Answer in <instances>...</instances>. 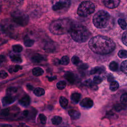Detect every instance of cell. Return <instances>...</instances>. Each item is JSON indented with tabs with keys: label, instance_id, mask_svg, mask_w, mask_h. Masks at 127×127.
<instances>
[{
	"label": "cell",
	"instance_id": "f35d334b",
	"mask_svg": "<svg viewBox=\"0 0 127 127\" xmlns=\"http://www.w3.org/2000/svg\"><path fill=\"white\" fill-rule=\"evenodd\" d=\"M71 62L73 64L78 65L79 64L80 61L79 58L77 56H73L71 58Z\"/></svg>",
	"mask_w": 127,
	"mask_h": 127
},
{
	"label": "cell",
	"instance_id": "b9f144b4",
	"mask_svg": "<svg viewBox=\"0 0 127 127\" xmlns=\"http://www.w3.org/2000/svg\"><path fill=\"white\" fill-rule=\"evenodd\" d=\"M7 76H8L7 73L4 70H1L0 71V78H2V79L5 78L6 77H7Z\"/></svg>",
	"mask_w": 127,
	"mask_h": 127
},
{
	"label": "cell",
	"instance_id": "ba28073f",
	"mask_svg": "<svg viewBox=\"0 0 127 127\" xmlns=\"http://www.w3.org/2000/svg\"><path fill=\"white\" fill-rule=\"evenodd\" d=\"M1 29L3 33L8 34H11L13 32L14 27L13 24L10 22L3 21V22L1 23Z\"/></svg>",
	"mask_w": 127,
	"mask_h": 127
},
{
	"label": "cell",
	"instance_id": "ac0fdd59",
	"mask_svg": "<svg viewBox=\"0 0 127 127\" xmlns=\"http://www.w3.org/2000/svg\"><path fill=\"white\" fill-rule=\"evenodd\" d=\"M24 44L27 47H32L35 42V41L33 39H31L29 36H25L24 38Z\"/></svg>",
	"mask_w": 127,
	"mask_h": 127
},
{
	"label": "cell",
	"instance_id": "1f68e13d",
	"mask_svg": "<svg viewBox=\"0 0 127 127\" xmlns=\"http://www.w3.org/2000/svg\"><path fill=\"white\" fill-rule=\"evenodd\" d=\"M22 69V66L19 65H15L14 66H11L9 68V71L11 73L13 72H17L18 70H21Z\"/></svg>",
	"mask_w": 127,
	"mask_h": 127
},
{
	"label": "cell",
	"instance_id": "ffe728a7",
	"mask_svg": "<svg viewBox=\"0 0 127 127\" xmlns=\"http://www.w3.org/2000/svg\"><path fill=\"white\" fill-rule=\"evenodd\" d=\"M127 108V105L124 104L123 103H117L114 106V109L117 112H120L122 110L126 109Z\"/></svg>",
	"mask_w": 127,
	"mask_h": 127
},
{
	"label": "cell",
	"instance_id": "681fc988",
	"mask_svg": "<svg viewBox=\"0 0 127 127\" xmlns=\"http://www.w3.org/2000/svg\"><path fill=\"white\" fill-rule=\"evenodd\" d=\"M27 88L30 90H32L33 89V87L31 85H30V84H28L27 85Z\"/></svg>",
	"mask_w": 127,
	"mask_h": 127
},
{
	"label": "cell",
	"instance_id": "ab89813d",
	"mask_svg": "<svg viewBox=\"0 0 127 127\" xmlns=\"http://www.w3.org/2000/svg\"><path fill=\"white\" fill-rule=\"evenodd\" d=\"M122 40L123 43L127 46V30L124 32L122 37Z\"/></svg>",
	"mask_w": 127,
	"mask_h": 127
},
{
	"label": "cell",
	"instance_id": "cb8c5ba5",
	"mask_svg": "<svg viewBox=\"0 0 127 127\" xmlns=\"http://www.w3.org/2000/svg\"><path fill=\"white\" fill-rule=\"evenodd\" d=\"M33 93L36 96L38 97H40L45 94V90L42 88L37 87L35 89H34L33 91Z\"/></svg>",
	"mask_w": 127,
	"mask_h": 127
},
{
	"label": "cell",
	"instance_id": "bcb514c9",
	"mask_svg": "<svg viewBox=\"0 0 127 127\" xmlns=\"http://www.w3.org/2000/svg\"><path fill=\"white\" fill-rule=\"evenodd\" d=\"M18 127H29L24 123H20L18 126Z\"/></svg>",
	"mask_w": 127,
	"mask_h": 127
},
{
	"label": "cell",
	"instance_id": "f546056e",
	"mask_svg": "<svg viewBox=\"0 0 127 127\" xmlns=\"http://www.w3.org/2000/svg\"><path fill=\"white\" fill-rule=\"evenodd\" d=\"M120 68L121 71L127 75V60H125L121 63Z\"/></svg>",
	"mask_w": 127,
	"mask_h": 127
},
{
	"label": "cell",
	"instance_id": "d590c367",
	"mask_svg": "<svg viewBox=\"0 0 127 127\" xmlns=\"http://www.w3.org/2000/svg\"><path fill=\"white\" fill-rule=\"evenodd\" d=\"M120 101L122 103L127 105V93L123 94L120 97Z\"/></svg>",
	"mask_w": 127,
	"mask_h": 127
},
{
	"label": "cell",
	"instance_id": "4fadbf2b",
	"mask_svg": "<svg viewBox=\"0 0 127 127\" xmlns=\"http://www.w3.org/2000/svg\"><path fill=\"white\" fill-rule=\"evenodd\" d=\"M19 103L20 105L24 107L28 106L30 103V97L28 95L24 96L19 100Z\"/></svg>",
	"mask_w": 127,
	"mask_h": 127
},
{
	"label": "cell",
	"instance_id": "9a60e30c",
	"mask_svg": "<svg viewBox=\"0 0 127 127\" xmlns=\"http://www.w3.org/2000/svg\"><path fill=\"white\" fill-rule=\"evenodd\" d=\"M68 113L71 119L72 120H77L80 117V113L74 109H71L68 110Z\"/></svg>",
	"mask_w": 127,
	"mask_h": 127
},
{
	"label": "cell",
	"instance_id": "7a4b0ae2",
	"mask_svg": "<svg viewBox=\"0 0 127 127\" xmlns=\"http://www.w3.org/2000/svg\"><path fill=\"white\" fill-rule=\"evenodd\" d=\"M72 23L68 19H60L51 22L49 26L50 32L55 35H62L70 32Z\"/></svg>",
	"mask_w": 127,
	"mask_h": 127
},
{
	"label": "cell",
	"instance_id": "277c9868",
	"mask_svg": "<svg viewBox=\"0 0 127 127\" xmlns=\"http://www.w3.org/2000/svg\"><path fill=\"white\" fill-rule=\"evenodd\" d=\"M110 15L104 10L97 11L93 16L92 21L94 25L97 28L102 29L106 28L110 21Z\"/></svg>",
	"mask_w": 127,
	"mask_h": 127
},
{
	"label": "cell",
	"instance_id": "3957f363",
	"mask_svg": "<svg viewBox=\"0 0 127 127\" xmlns=\"http://www.w3.org/2000/svg\"><path fill=\"white\" fill-rule=\"evenodd\" d=\"M70 33L72 39L80 43L85 42L91 35L89 30L81 24H73Z\"/></svg>",
	"mask_w": 127,
	"mask_h": 127
},
{
	"label": "cell",
	"instance_id": "d6986e66",
	"mask_svg": "<svg viewBox=\"0 0 127 127\" xmlns=\"http://www.w3.org/2000/svg\"><path fill=\"white\" fill-rule=\"evenodd\" d=\"M83 84L84 85L89 87L94 90L97 89V86L95 85V84H94L93 83V82L90 79H88L84 81L83 82Z\"/></svg>",
	"mask_w": 127,
	"mask_h": 127
},
{
	"label": "cell",
	"instance_id": "6da1fadb",
	"mask_svg": "<svg viewBox=\"0 0 127 127\" xmlns=\"http://www.w3.org/2000/svg\"><path fill=\"white\" fill-rule=\"evenodd\" d=\"M88 46L94 53L99 55L110 54L116 48V45L111 39L101 35L91 38L89 41Z\"/></svg>",
	"mask_w": 127,
	"mask_h": 127
},
{
	"label": "cell",
	"instance_id": "603a6c76",
	"mask_svg": "<svg viewBox=\"0 0 127 127\" xmlns=\"http://www.w3.org/2000/svg\"><path fill=\"white\" fill-rule=\"evenodd\" d=\"M10 58L11 59V60L15 63H19H19H22V62L21 58L18 55L12 54L10 56Z\"/></svg>",
	"mask_w": 127,
	"mask_h": 127
},
{
	"label": "cell",
	"instance_id": "c3c4849f",
	"mask_svg": "<svg viewBox=\"0 0 127 127\" xmlns=\"http://www.w3.org/2000/svg\"><path fill=\"white\" fill-rule=\"evenodd\" d=\"M5 59V57L4 56H3V55L0 56V63H2V62L4 61Z\"/></svg>",
	"mask_w": 127,
	"mask_h": 127
},
{
	"label": "cell",
	"instance_id": "8fae6325",
	"mask_svg": "<svg viewBox=\"0 0 127 127\" xmlns=\"http://www.w3.org/2000/svg\"><path fill=\"white\" fill-rule=\"evenodd\" d=\"M15 101V98L10 95H6L2 98L1 100L2 104L3 106H6L13 103Z\"/></svg>",
	"mask_w": 127,
	"mask_h": 127
},
{
	"label": "cell",
	"instance_id": "30bf717a",
	"mask_svg": "<svg viewBox=\"0 0 127 127\" xmlns=\"http://www.w3.org/2000/svg\"><path fill=\"white\" fill-rule=\"evenodd\" d=\"M80 105L84 108L89 109L93 106V102L90 98L86 97L81 100L80 103Z\"/></svg>",
	"mask_w": 127,
	"mask_h": 127
},
{
	"label": "cell",
	"instance_id": "7402d4cb",
	"mask_svg": "<svg viewBox=\"0 0 127 127\" xmlns=\"http://www.w3.org/2000/svg\"><path fill=\"white\" fill-rule=\"evenodd\" d=\"M52 123L54 125H59L62 122V118L59 116H55L51 119Z\"/></svg>",
	"mask_w": 127,
	"mask_h": 127
},
{
	"label": "cell",
	"instance_id": "e575fe53",
	"mask_svg": "<svg viewBox=\"0 0 127 127\" xmlns=\"http://www.w3.org/2000/svg\"><path fill=\"white\" fill-rule=\"evenodd\" d=\"M118 56L122 59L127 58V51L125 50H122L118 52Z\"/></svg>",
	"mask_w": 127,
	"mask_h": 127
},
{
	"label": "cell",
	"instance_id": "5bb4252c",
	"mask_svg": "<svg viewBox=\"0 0 127 127\" xmlns=\"http://www.w3.org/2000/svg\"><path fill=\"white\" fill-rule=\"evenodd\" d=\"M64 77L70 84H73L75 81L74 75L70 71H66L64 74Z\"/></svg>",
	"mask_w": 127,
	"mask_h": 127
},
{
	"label": "cell",
	"instance_id": "9c48e42d",
	"mask_svg": "<svg viewBox=\"0 0 127 127\" xmlns=\"http://www.w3.org/2000/svg\"><path fill=\"white\" fill-rule=\"evenodd\" d=\"M104 5L109 8H115L118 6L120 3L119 0H105L103 1Z\"/></svg>",
	"mask_w": 127,
	"mask_h": 127
},
{
	"label": "cell",
	"instance_id": "484cf974",
	"mask_svg": "<svg viewBox=\"0 0 127 127\" xmlns=\"http://www.w3.org/2000/svg\"><path fill=\"white\" fill-rule=\"evenodd\" d=\"M118 24L119 26L121 27L123 30H126L127 29V23L123 18H119L118 20Z\"/></svg>",
	"mask_w": 127,
	"mask_h": 127
},
{
	"label": "cell",
	"instance_id": "2e32d148",
	"mask_svg": "<svg viewBox=\"0 0 127 127\" xmlns=\"http://www.w3.org/2000/svg\"><path fill=\"white\" fill-rule=\"evenodd\" d=\"M105 71V69L103 66H96L93 68L90 71V74H102Z\"/></svg>",
	"mask_w": 127,
	"mask_h": 127
},
{
	"label": "cell",
	"instance_id": "5b68a950",
	"mask_svg": "<svg viewBox=\"0 0 127 127\" xmlns=\"http://www.w3.org/2000/svg\"><path fill=\"white\" fill-rule=\"evenodd\" d=\"M95 9L94 4L90 1H84L79 5L77 13L81 17H86L93 13Z\"/></svg>",
	"mask_w": 127,
	"mask_h": 127
},
{
	"label": "cell",
	"instance_id": "74e56055",
	"mask_svg": "<svg viewBox=\"0 0 127 127\" xmlns=\"http://www.w3.org/2000/svg\"><path fill=\"white\" fill-rule=\"evenodd\" d=\"M39 119L40 120L41 124L43 125H45L46 123V122H47V120L46 116L43 114H40L39 115Z\"/></svg>",
	"mask_w": 127,
	"mask_h": 127
},
{
	"label": "cell",
	"instance_id": "4dcf8cb0",
	"mask_svg": "<svg viewBox=\"0 0 127 127\" xmlns=\"http://www.w3.org/2000/svg\"><path fill=\"white\" fill-rule=\"evenodd\" d=\"M69 63V57L67 56H63L60 61V64L64 65H67Z\"/></svg>",
	"mask_w": 127,
	"mask_h": 127
},
{
	"label": "cell",
	"instance_id": "60d3db41",
	"mask_svg": "<svg viewBox=\"0 0 127 127\" xmlns=\"http://www.w3.org/2000/svg\"><path fill=\"white\" fill-rule=\"evenodd\" d=\"M9 114V110L8 109H4L1 111L0 115L1 116L6 117Z\"/></svg>",
	"mask_w": 127,
	"mask_h": 127
},
{
	"label": "cell",
	"instance_id": "44dd1931",
	"mask_svg": "<svg viewBox=\"0 0 127 127\" xmlns=\"http://www.w3.org/2000/svg\"><path fill=\"white\" fill-rule=\"evenodd\" d=\"M44 70L40 67H36L32 69V73L36 76H41L44 73Z\"/></svg>",
	"mask_w": 127,
	"mask_h": 127
},
{
	"label": "cell",
	"instance_id": "f6af8a7d",
	"mask_svg": "<svg viewBox=\"0 0 127 127\" xmlns=\"http://www.w3.org/2000/svg\"><path fill=\"white\" fill-rule=\"evenodd\" d=\"M29 114V111L28 110H24L23 112H22V115L24 117H27L28 116Z\"/></svg>",
	"mask_w": 127,
	"mask_h": 127
},
{
	"label": "cell",
	"instance_id": "7c38bea8",
	"mask_svg": "<svg viewBox=\"0 0 127 127\" xmlns=\"http://www.w3.org/2000/svg\"><path fill=\"white\" fill-rule=\"evenodd\" d=\"M31 60L34 63H40L44 60V57L41 54L36 53L32 56Z\"/></svg>",
	"mask_w": 127,
	"mask_h": 127
},
{
	"label": "cell",
	"instance_id": "836d02e7",
	"mask_svg": "<svg viewBox=\"0 0 127 127\" xmlns=\"http://www.w3.org/2000/svg\"><path fill=\"white\" fill-rule=\"evenodd\" d=\"M17 91V88L16 87H9L6 90L7 95L12 96L14 93H15Z\"/></svg>",
	"mask_w": 127,
	"mask_h": 127
},
{
	"label": "cell",
	"instance_id": "8992f818",
	"mask_svg": "<svg viewBox=\"0 0 127 127\" xmlns=\"http://www.w3.org/2000/svg\"><path fill=\"white\" fill-rule=\"evenodd\" d=\"M12 19L17 25L24 27L27 25L29 22V17L24 12L17 10L11 13Z\"/></svg>",
	"mask_w": 127,
	"mask_h": 127
},
{
	"label": "cell",
	"instance_id": "f1b7e54d",
	"mask_svg": "<svg viewBox=\"0 0 127 127\" xmlns=\"http://www.w3.org/2000/svg\"><path fill=\"white\" fill-rule=\"evenodd\" d=\"M119 87V84L118 82L116 81H113L111 82L110 84V89L112 91H115L117 90Z\"/></svg>",
	"mask_w": 127,
	"mask_h": 127
},
{
	"label": "cell",
	"instance_id": "d6a6232c",
	"mask_svg": "<svg viewBox=\"0 0 127 127\" xmlns=\"http://www.w3.org/2000/svg\"><path fill=\"white\" fill-rule=\"evenodd\" d=\"M66 83L65 81L64 80L60 81L57 83V87L58 88V89L60 90H62L64 89L66 87Z\"/></svg>",
	"mask_w": 127,
	"mask_h": 127
},
{
	"label": "cell",
	"instance_id": "8d00e7d4",
	"mask_svg": "<svg viewBox=\"0 0 127 127\" xmlns=\"http://www.w3.org/2000/svg\"><path fill=\"white\" fill-rule=\"evenodd\" d=\"M102 78L99 76H95L94 77L93 79V82L95 84H99L101 83L102 81Z\"/></svg>",
	"mask_w": 127,
	"mask_h": 127
},
{
	"label": "cell",
	"instance_id": "7bdbcfd3",
	"mask_svg": "<svg viewBox=\"0 0 127 127\" xmlns=\"http://www.w3.org/2000/svg\"><path fill=\"white\" fill-rule=\"evenodd\" d=\"M88 65L86 64H82L79 66L80 68H81L82 69H86L88 68Z\"/></svg>",
	"mask_w": 127,
	"mask_h": 127
},
{
	"label": "cell",
	"instance_id": "83f0119b",
	"mask_svg": "<svg viewBox=\"0 0 127 127\" xmlns=\"http://www.w3.org/2000/svg\"><path fill=\"white\" fill-rule=\"evenodd\" d=\"M12 51L16 53H19L23 50V47L21 45L19 44H16L13 45L12 47Z\"/></svg>",
	"mask_w": 127,
	"mask_h": 127
},
{
	"label": "cell",
	"instance_id": "ee69618b",
	"mask_svg": "<svg viewBox=\"0 0 127 127\" xmlns=\"http://www.w3.org/2000/svg\"><path fill=\"white\" fill-rule=\"evenodd\" d=\"M47 77L48 78V80L49 81H52L55 80L57 78V76H51V77L47 76Z\"/></svg>",
	"mask_w": 127,
	"mask_h": 127
},
{
	"label": "cell",
	"instance_id": "4316f807",
	"mask_svg": "<svg viewBox=\"0 0 127 127\" xmlns=\"http://www.w3.org/2000/svg\"><path fill=\"white\" fill-rule=\"evenodd\" d=\"M109 68L113 71H116L118 69V64L115 61L111 62L109 65Z\"/></svg>",
	"mask_w": 127,
	"mask_h": 127
},
{
	"label": "cell",
	"instance_id": "52a82bcc",
	"mask_svg": "<svg viewBox=\"0 0 127 127\" xmlns=\"http://www.w3.org/2000/svg\"><path fill=\"white\" fill-rule=\"evenodd\" d=\"M71 2L69 0H60L53 5L52 9L57 12H65L67 10Z\"/></svg>",
	"mask_w": 127,
	"mask_h": 127
},
{
	"label": "cell",
	"instance_id": "f907efd6",
	"mask_svg": "<svg viewBox=\"0 0 127 127\" xmlns=\"http://www.w3.org/2000/svg\"><path fill=\"white\" fill-rule=\"evenodd\" d=\"M1 127H12V126L8 124H4L1 126Z\"/></svg>",
	"mask_w": 127,
	"mask_h": 127
},
{
	"label": "cell",
	"instance_id": "e0dca14e",
	"mask_svg": "<svg viewBox=\"0 0 127 127\" xmlns=\"http://www.w3.org/2000/svg\"><path fill=\"white\" fill-rule=\"evenodd\" d=\"M81 98V94L77 92H74L71 94L70 96V99L71 101L77 104L79 102Z\"/></svg>",
	"mask_w": 127,
	"mask_h": 127
},
{
	"label": "cell",
	"instance_id": "d4e9b609",
	"mask_svg": "<svg viewBox=\"0 0 127 127\" xmlns=\"http://www.w3.org/2000/svg\"><path fill=\"white\" fill-rule=\"evenodd\" d=\"M59 102H60V104L61 107H63V108H65L68 105L67 99L64 96H61L60 98Z\"/></svg>",
	"mask_w": 127,
	"mask_h": 127
},
{
	"label": "cell",
	"instance_id": "7dc6e473",
	"mask_svg": "<svg viewBox=\"0 0 127 127\" xmlns=\"http://www.w3.org/2000/svg\"><path fill=\"white\" fill-rule=\"evenodd\" d=\"M113 79H114V78L112 75H109L108 77V80L109 81H111V82L113 81Z\"/></svg>",
	"mask_w": 127,
	"mask_h": 127
}]
</instances>
